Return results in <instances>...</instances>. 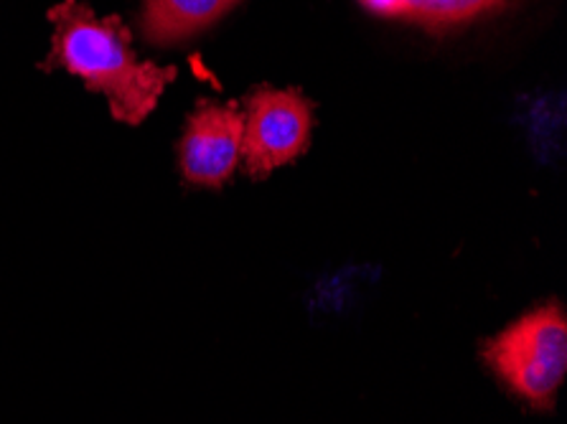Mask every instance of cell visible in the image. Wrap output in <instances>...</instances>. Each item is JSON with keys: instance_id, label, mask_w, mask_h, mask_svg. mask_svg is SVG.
Segmentation results:
<instances>
[{"instance_id": "1", "label": "cell", "mask_w": 567, "mask_h": 424, "mask_svg": "<svg viewBox=\"0 0 567 424\" xmlns=\"http://www.w3.org/2000/svg\"><path fill=\"white\" fill-rule=\"evenodd\" d=\"M54 23L44 64L80 76L92 92L105 94L120 123L141 125L156 110L161 94L176 80V66L137 59L131 29L117 15H94L87 3L64 0L49 11Z\"/></svg>"}, {"instance_id": "2", "label": "cell", "mask_w": 567, "mask_h": 424, "mask_svg": "<svg viewBox=\"0 0 567 424\" xmlns=\"http://www.w3.org/2000/svg\"><path fill=\"white\" fill-rule=\"evenodd\" d=\"M494 374L539 410H553L567 374V318L557 300L529 310L484 345Z\"/></svg>"}, {"instance_id": "3", "label": "cell", "mask_w": 567, "mask_h": 424, "mask_svg": "<svg viewBox=\"0 0 567 424\" xmlns=\"http://www.w3.org/2000/svg\"><path fill=\"white\" fill-rule=\"evenodd\" d=\"M243 112V163L252 178L300 158L311 145L313 102L300 90L257 86Z\"/></svg>"}, {"instance_id": "4", "label": "cell", "mask_w": 567, "mask_h": 424, "mask_svg": "<svg viewBox=\"0 0 567 424\" xmlns=\"http://www.w3.org/2000/svg\"><path fill=\"white\" fill-rule=\"evenodd\" d=\"M243 133L245 112L237 102L217 105L202 100L188 117L178 145L184 180L209 188L227 184L243 158Z\"/></svg>"}, {"instance_id": "5", "label": "cell", "mask_w": 567, "mask_h": 424, "mask_svg": "<svg viewBox=\"0 0 567 424\" xmlns=\"http://www.w3.org/2000/svg\"><path fill=\"white\" fill-rule=\"evenodd\" d=\"M237 0H145L143 33L151 43H176L221 19Z\"/></svg>"}, {"instance_id": "6", "label": "cell", "mask_w": 567, "mask_h": 424, "mask_svg": "<svg viewBox=\"0 0 567 424\" xmlns=\"http://www.w3.org/2000/svg\"><path fill=\"white\" fill-rule=\"evenodd\" d=\"M509 0H362L367 11L384 19H402L425 29H451L478 15L499 11Z\"/></svg>"}]
</instances>
